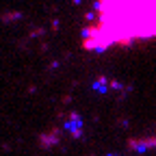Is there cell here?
Returning <instances> with one entry per match:
<instances>
[{
    "mask_svg": "<svg viewBox=\"0 0 156 156\" xmlns=\"http://www.w3.org/2000/svg\"><path fill=\"white\" fill-rule=\"evenodd\" d=\"M145 41H156V0H95L83 50L106 52Z\"/></svg>",
    "mask_w": 156,
    "mask_h": 156,
    "instance_id": "cell-1",
    "label": "cell"
},
{
    "mask_svg": "<svg viewBox=\"0 0 156 156\" xmlns=\"http://www.w3.org/2000/svg\"><path fill=\"white\" fill-rule=\"evenodd\" d=\"M130 147L132 150H139V152H145V150H156V136H147V139H139V141H130Z\"/></svg>",
    "mask_w": 156,
    "mask_h": 156,
    "instance_id": "cell-2",
    "label": "cell"
}]
</instances>
